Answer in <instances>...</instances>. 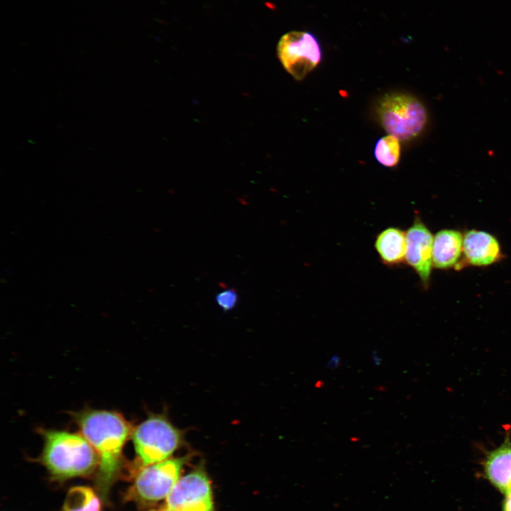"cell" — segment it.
Segmentation results:
<instances>
[{"label": "cell", "instance_id": "cell-1", "mask_svg": "<svg viewBox=\"0 0 511 511\" xmlns=\"http://www.w3.org/2000/svg\"><path fill=\"white\" fill-rule=\"evenodd\" d=\"M73 417L80 434L99 456V480L106 489L121 467L122 450L133 428L114 411L84 409L75 412Z\"/></svg>", "mask_w": 511, "mask_h": 511}, {"label": "cell", "instance_id": "cell-2", "mask_svg": "<svg viewBox=\"0 0 511 511\" xmlns=\"http://www.w3.org/2000/svg\"><path fill=\"white\" fill-rule=\"evenodd\" d=\"M40 434L44 440L41 461L53 477L87 476L99 466L97 453L80 433L43 429Z\"/></svg>", "mask_w": 511, "mask_h": 511}, {"label": "cell", "instance_id": "cell-3", "mask_svg": "<svg viewBox=\"0 0 511 511\" xmlns=\"http://www.w3.org/2000/svg\"><path fill=\"white\" fill-rule=\"evenodd\" d=\"M376 113L385 131L402 141L417 137L428 119L424 104L416 97L402 93L383 97L377 104Z\"/></svg>", "mask_w": 511, "mask_h": 511}, {"label": "cell", "instance_id": "cell-4", "mask_svg": "<svg viewBox=\"0 0 511 511\" xmlns=\"http://www.w3.org/2000/svg\"><path fill=\"white\" fill-rule=\"evenodd\" d=\"M131 437L142 466L169 458L183 444L184 434L165 414H150L133 429Z\"/></svg>", "mask_w": 511, "mask_h": 511}, {"label": "cell", "instance_id": "cell-5", "mask_svg": "<svg viewBox=\"0 0 511 511\" xmlns=\"http://www.w3.org/2000/svg\"><path fill=\"white\" fill-rule=\"evenodd\" d=\"M187 458H167L138 469L131 494L138 501L152 504L167 498L180 478Z\"/></svg>", "mask_w": 511, "mask_h": 511}, {"label": "cell", "instance_id": "cell-6", "mask_svg": "<svg viewBox=\"0 0 511 511\" xmlns=\"http://www.w3.org/2000/svg\"><path fill=\"white\" fill-rule=\"evenodd\" d=\"M278 56L285 70L302 80L320 63L322 50L317 37L308 31H291L278 44Z\"/></svg>", "mask_w": 511, "mask_h": 511}, {"label": "cell", "instance_id": "cell-7", "mask_svg": "<svg viewBox=\"0 0 511 511\" xmlns=\"http://www.w3.org/2000/svg\"><path fill=\"white\" fill-rule=\"evenodd\" d=\"M167 507L176 511H214L209 479L202 469L180 478L166 498Z\"/></svg>", "mask_w": 511, "mask_h": 511}, {"label": "cell", "instance_id": "cell-8", "mask_svg": "<svg viewBox=\"0 0 511 511\" xmlns=\"http://www.w3.org/2000/svg\"><path fill=\"white\" fill-rule=\"evenodd\" d=\"M434 236L419 216L406 231L405 263L419 276L425 289L430 282Z\"/></svg>", "mask_w": 511, "mask_h": 511}, {"label": "cell", "instance_id": "cell-9", "mask_svg": "<svg viewBox=\"0 0 511 511\" xmlns=\"http://www.w3.org/2000/svg\"><path fill=\"white\" fill-rule=\"evenodd\" d=\"M463 249V262L473 266L490 265L503 256L498 240L493 234L481 230L466 231Z\"/></svg>", "mask_w": 511, "mask_h": 511}, {"label": "cell", "instance_id": "cell-10", "mask_svg": "<svg viewBox=\"0 0 511 511\" xmlns=\"http://www.w3.org/2000/svg\"><path fill=\"white\" fill-rule=\"evenodd\" d=\"M506 432L502 442L487 452L483 461L485 477L505 495L511 493V434Z\"/></svg>", "mask_w": 511, "mask_h": 511}, {"label": "cell", "instance_id": "cell-11", "mask_svg": "<svg viewBox=\"0 0 511 511\" xmlns=\"http://www.w3.org/2000/svg\"><path fill=\"white\" fill-rule=\"evenodd\" d=\"M463 236L456 229H441L434 236L432 264L437 269L460 268L463 263Z\"/></svg>", "mask_w": 511, "mask_h": 511}, {"label": "cell", "instance_id": "cell-12", "mask_svg": "<svg viewBox=\"0 0 511 511\" xmlns=\"http://www.w3.org/2000/svg\"><path fill=\"white\" fill-rule=\"evenodd\" d=\"M375 248L380 261L388 267H397L405 262L406 231L398 227H388L376 236Z\"/></svg>", "mask_w": 511, "mask_h": 511}, {"label": "cell", "instance_id": "cell-13", "mask_svg": "<svg viewBox=\"0 0 511 511\" xmlns=\"http://www.w3.org/2000/svg\"><path fill=\"white\" fill-rule=\"evenodd\" d=\"M62 511H101V502L90 488L76 486L69 490Z\"/></svg>", "mask_w": 511, "mask_h": 511}, {"label": "cell", "instance_id": "cell-14", "mask_svg": "<svg viewBox=\"0 0 511 511\" xmlns=\"http://www.w3.org/2000/svg\"><path fill=\"white\" fill-rule=\"evenodd\" d=\"M401 148L399 140L390 135L378 139L374 148L376 160L387 167L396 166L400 159Z\"/></svg>", "mask_w": 511, "mask_h": 511}, {"label": "cell", "instance_id": "cell-15", "mask_svg": "<svg viewBox=\"0 0 511 511\" xmlns=\"http://www.w3.org/2000/svg\"><path fill=\"white\" fill-rule=\"evenodd\" d=\"M238 295L233 289H226L216 296L217 304L224 311L232 309L238 302Z\"/></svg>", "mask_w": 511, "mask_h": 511}, {"label": "cell", "instance_id": "cell-16", "mask_svg": "<svg viewBox=\"0 0 511 511\" xmlns=\"http://www.w3.org/2000/svg\"><path fill=\"white\" fill-rule=\"evenodd\" d=\"M502 510L503 511H511V493L506 495Z\"/></svg>", "mask_w": 511, "mask_h": 511}, {"label": "cell", "instance_id": "cell-17", "mask_svg": "<svg viewBox=\"0 0 511 511\" xmlns=\"http://www.w3.org/2000/svg\"><path fill=\"white\" fill-rule=\"evenodd\" d=\"M155 511H176V510H171V509H170V508H168V507H166V508H162V509H160V510H155Z\"/></svg>", "mask_w": 511, "mask_h": 511}]
</instances>
